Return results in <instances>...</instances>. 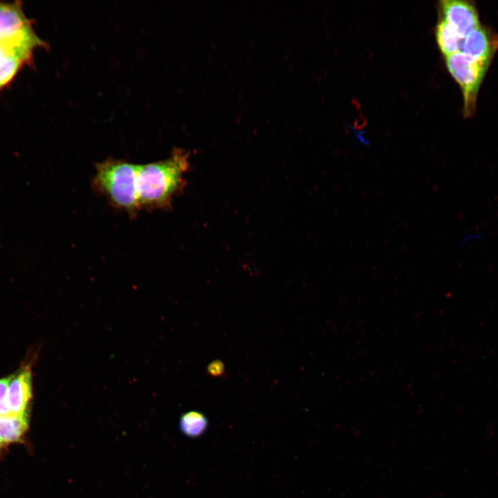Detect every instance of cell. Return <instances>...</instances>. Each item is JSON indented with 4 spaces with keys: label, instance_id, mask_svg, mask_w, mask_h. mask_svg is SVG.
<instances>
[{
    "label": "cell",
    "instance_id": "obj_1",
    "mask_svg": "<svg viewBox=\"0 0 498 498\" xmlns=\"http://www.w3.org/2000/svg\"><path fill=\"white\" fill-rule=\"evenodd\" d=\"M189 154L176 148L164 160L138 165L136 187L140 208L166 210L185 184Z\"/></svg>",
    "mask_w": 498,
    "mask_h": 498
},
{
    "label": "cell",
    "instance_id": "obj_2",
    "mask_svg": "<svg viewBox=\"0 0 498 498\" xmlns=\"http://www.w3.org/2000/svg\"><path fill=\"white\" fill-rule=\"evenodd\" d=\"M138 164L109 158L95 164L93 188L115 208L133 217L140 210L136 187Z\"/></svg>",
    "mask_w": 498,
    "mask_h": 498
},
{
    "label": "cell",
    "instance_id": "obj_3",
    "mask_svg": "<svg viewBox=\"0 0 498 498\" xmlns=\"http://www.w3.org/2000/svg\"><path fill=\"white\" fill-rule=\"evenodd\" d=\"M0 44L30 59L36 48L46 46L35 33L19 2H0Z\"/></svg>",
    "mask_w": 498,
    "mask_h": 498
},
{
    "label": "cell",
    "instance_id": "obj_4",
    "mask_svg": "<svg viewBox=\"0 0 498 498\" xmlns=\"http://www.w3.org/2000/svg\"><path fill=\"white\" fill-rule=\"evenodd\" d=\"M445 64L461 90L464 116L470 117L475 112L478 92L488 67L461 52L445 57Z\"/></svg>",
    "mask_w": 498,
    "mask_h": 498
},
{
    "label": "cell",
    "instance_id": "obj_5",
    "mask_svg": "<svg viewBox=\"0 0 498 498\" xmlns=\"http://www.w3.org/2000/svg\"><path fill=\"white\" fill-rule=\"evenodd\" d=\"M440 3L443 20L452 26L463 38L481 26L477 10L472 2L443 0Z\"/></svg>",
    "mask_w": 498,
    "mask_h": 498
},
{
    "label": "cell",
    "instance_id": "obj_6",
    "mask_svg": "<svg viewBox=\"0 0 498 498\" xmlns=\"http://www.w3.org/2000/svg\"><path fill=\"white\" fill-rule=\"evenodd\" d=\"M497 47L498 39L480 26L465 37L461 53L488 67Z\"/></svg>",
    "mask_w": 498,
    "mask_h": 498
},
{
    "label": "cell",
    "instance_id": "obj_7",
    "mask_svg": "<svg viewBox=\"0 0 498 498\" xmlns=\"http://www.w3.org/2000/svg\"><path fill=\"white\" fill-rule=\"evenodd\" d=\"M32 397V372L30 366L21 367L9 376L8 402L10 414H28Z\"/></svg>",
    "mask_w": 498,
    "mask_h": 498
},
{
    "label": "cell",
    "instance_id": "obj_8",
    "mask_svg": "<svg viewBox=\"0 0 498 498\" xmlns=\"http://www.w3.org/2000/svg\"><path fill=\"white\" fill-rule=\"evenodd\" d=\"M28 414L0 415V439L6 444L19 441L28 428Z\"/></svg>",
    "mask_w": 498,
    "mask_h": 498
},
{
    "label": "cell",
    "instance_id": "obj_9",
    "mask_svg": "<svg viewBox=\"0 0 498 498\" xmlns=\"http://www.w3.org/2000/svg\"><path fill=\"white\" fill-rule=\"evenodd\" d=\"M436 39L440 50L445 57L461 52L464 39L452 26L443 19L437 24Z\"/></svg>",
    "mask_w": 498,
    "mask_h": 498
},
{
    "label": "cell",
    "instance_id": "obj_10",
    "mask_svg": "<svg viewBox=\"0 0 498 498\" xmlns=\"http://www.w3.org/2000/svg\"><path fill=\"white\" fill-rule=\"evenodd\" d=\"M206 416L198 411H189L183 414L179 420V428L181 432L190 438L202 435L208 427Z\"/></svg>",
    "mask_w": 498,
    "mask_h": 498
},
{
    "label": "cell",
    "instance_id": "obj_11",
    "mask_svg": "<svg viewBox=\"0 0 498 498\" xmlns=\"http://www.w3.org/2000/svg\"><path fill=\"white\" fill-rule=\"evenodd\" d=\"M26 62L21 58H12L0 67V89L8 84L16 75L17 73Z\"/></svg>",
    "mask_w": 498,
    "mask_h": 498
},
{
    "label": "cell",
    "instance_id": "obj_12",
    "mask_svg": "<svg viewBox=\"0 0 498 498\" xmlns=\"http://www.w3.org/2000/svg\"><path fill=\"white\" fill-rule=\"evenodd\" d=\"M9 376L0 379V415L10 414L8 402Z\"/></svg>",
    "mask_w": 498,
    "mask_h": 498
},
{
    "label": "cell",
    "instance_id": "obj_13",
    "mask_svg": "<svg viewBox=\"0 0 498 498\" xmlns=\"http://www.w3.org/2000/svg\"><path fill=\"white\" fill-rule=\"evenodd\" d=\"M21 58L26 62L30 59L15 50L0 44V67L12 58Z\"/></svg>",
    "mask_w": 498,
    "mask_h": 498
},
{
    "label": "cell",
    "instance_id": "obj_14",
    "mask_svg": "<svg viewBox=\"0 0 498 498\" xmlns=\"http://www.w3.org/2000/svg\"><path fill=\"white\" fill-rule=\"evenodd\" d=\"M207 370L212 376H220L224 373L225 367L221 360H216L208 365Z\"/></svg>",
    "mask_w": 498,
    "mask_h": 498
},
{
    "label": "cell",
    "instance_id": "obj_15",
    "mask_svg": "<svg viewBox=\"0 0 498 498\" xmlns=\"http://www.w3.org/2000/svg\"><path fill=\"white\" fill-rule=\"evenodd\" d=\"M5 446L4 443L2 442V441L0 439V450Z\"/></svg>",
    "mask_w": 498,
    "mask_h": 498
}]
</instances>
